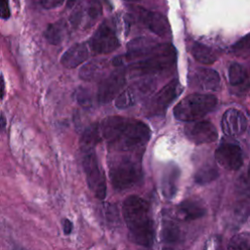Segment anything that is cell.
Here are the masks:
<instances>
[{"label": "cell", "instance_id": "1", "mask_svg": "<svg viewBox=\"0 0 250 250\" xmlns=\"http://www.w3.org/2000/svg\"><path fill=\"white\" fill-rule=\"evenodd\" d=\"M102 137L108 146L119 151H133L143 147L150 138L149 127L135 119L108 116L100 126Z\"/></svg>", "mask_w": 250, "mask_h": 250}, {"label": "cell", "instance_id": "2", "mask_svg": "<svg viewBox=\"0 0 250 250\" xmlns=\"http://www.w3.org/2000/svg\"><path fill=\"white\" fill-rule=\"evenodd\" d=\"M122 215L134 241L150 247L154 240V225L147 203L138 195H130L122 203Z\"/></svg>", "mask_w": 250, "mask_h": 250}, {"label": "cell", "instance_id": "3", "mask_svg": "<svg viewBox=\"0 0 250 250\" xmlns=\"http://www.w3.org/2000/svg\"><path fill=\"white\" fill-rule=\"evenodd\" d=\"M218 99L211 94L194 93L180 101L174 107V116L180 121H197L215 109Z\"/></svg>", "mask_w": 250, "mask_h": 250}, {"label": "cell", "instance_id": "4", "mask_svg": "<svg viewBox=\"0 0 250 250\" xmlns=\"http://www.w3.org/2000/svg\"><path fill=\"white\" fill-rule=\"evenodd\" d=\"M177 52L171 44H159L158 47L144 60L130 65L131 72L139 75L153 74L171 67L176 62Z\"/></svg>", "mask_w": 250, "mask_h": 250}, {"label": "cell", "instance_id": "5", "mask_svg": "<svg viewBox=\"0 0 250 250\" xmlns=\"http://www.w3.org/2000/svg\"><path fill=\"white\" fill-rule=\"evenodd\" d=\"M141 178V165L131 156L116 157L109 165V179L115 189L124 190L130 188Z\"/></svg>", "mask_w": 250, "mask_h": 250}, {"label": "cell", "instance_id": "6", "mask_svg": "<svg viewBox=\"0 0 250 250\" xmlns=\"http://www.w3.org/2000/svg\"><path fill=\"white\" fill-rule=\"evenodd\" d=\"M80 149L82 153V166L86 175L87 185L95 196L103 200L106 194L105 177L99 164L95 148Z\"/></svg>", "mask_w": 250, "mask_h": 250}, {"label": "cell", "instance_id": "7", "mask_svg": "<svg viewBox=\"0 0 250 250\" xmlns=\"http://www.w3.org/2000/svg\"><path fill=\"white\" fill-rule=\"evenodd\" d=\"M101 15L102 6L98 0H79L70 16V22L76 28H88Z\"/></svg>", "mask_w": 250, "mask_h": 250}, {"label": "cell", "instance_id": "8", "mask_svg": "<svg viewBox=\"0 0 250 250\" xmlns=\"http://www.w3.org/2000/svg\"><path fill=\"white\" fill-rule=\"evenodd\" d=\"M89 45L94 54L103 55L113 52L119 47L120 43L114 30L104 22L93 34Z\"/></svg>", "mask_w": 250, "mask_h": 250}, {"label": "cell", "instance_id": "9", "mask_svg": "<svg viewBox=\"0 0 250 250\" xmlns=\"http://www.w3.org/2000/svg\"><path fill=\"white\" fill-rule=\"evenodd\" d=\"M126 83L124 68H118L104 77L98 88V101L101 104H107L115 99Z\"/></svg>", "mask_w": 250, "mask_h": 250}, {"label": "cell", "instance_id": "10", "mask_svg": "<svg viewBox=\"0 0 250 250\" xmlns=\"http://www.w3.org/2000/svg\"><path fill=\"white\" fill-rule=\"evenodd\" d=\"M139 21L154 34L164 37L170 33V24L165 16L157 12H151L142 7H132Z\"/></svg>", "mask_w": 250, "mask_h": 250}, {"label": "cell", "instance_id": "11", "mask_svg": "<svg viewBox=\"0 0 250 250\" xmlns=\"http://www.w3.org/2000/svg\"><path fill=\"white\" fill-rule=\"evenodd\" d=\"M215 159L219 165L229 171H236L243 164L241 148L231 143L221 144L215 151Z\"/></svg>", "mask_w": 250, "mask_h": 250}, {"label": "cell", "instance_id": "12", "mask_svg": "<svg viewBox=\"0 0 250 250\" xmlns=\"http://www.w3.org/2000/svg\"><path fill=\"white\" fill-rule=\"evenodd\" d=\"M185 134L189 141L196 145L210 144L217 140L218 131L209 121L188 122L185 126Z\"/></svg>", "mask_w": 250, "mask_h": 250}, {"label": "cell", "instance_id": "13", "mask_svg": "<svg viewBox=\"0 0 250 250\" xmlns=\"http://www.w3.org/2000/svg\"><path fill=\"white\" fill-rule=\"evenodd\" d=\"M182 93V86L177 80L171 81L157 92L148 104V110L152 114H159L169 106L171 103Z\"/></svg>", "mask_w": 250, "mask_h": 250}, {"label": "cell", "instance_id": "14", "mask_svg": "<svg viewBox=\"0 0 250 250\" xmlns=\"http://www.w3.org/2000/svg\"><path fill=\"white\" fill-rule=\"evenodd\" d=\"M220 81L218 72L207 67H196L188 75V85L200 91H217Z\"/></svg>", "mask_w": 250, "mask_h": 250}, {"label": "cell", "instance_id": "15", "mask_svg": "<svg viewBox=\"0 0 250 250\" xmlns=\"http://www.w3.org/2000/svg\"><path fill=\"white\" fill-rule=\"evenodd\" d=\"M221 127L227 136H238L246 130L247 119L240 110L229 108L222 116Z\"/></svg>", "mask_w": 250, "mask_h": 250}, {"label": "cell", "instance_id": "16", "mask_svg": "<svg viewBox=\"0 0 250 250\" xmlns=\"http://www.w3.org/2000/svg\"><path fill=\"white\" fill-rule=\"evenodd\" d=\"M151 91L150 82L136 83L126 90L122 91L115 98V106L119 109H125L130 106H133L144 94Z\"/></svg>", "mask_w": 250, "mask_h": 250}, {"label": "cell", "instance_id": "17", "mask_svg": "<svg viewBox=\"0 0 250 250\" xmlns=\"http://www.w3.org/2000/svg\"><path fill=\"white\" fill-rule=\"evenodd\" d=\"M158 43L146 37H138L131 40L127 46L126 60L145 59L149 56L157 47Z\"/></svg>", "mask_w": 250, "mask_h": 250}, {"label": "cell", "instance_id": "18", "mask_svg": "<svg viewBox=\"0 0 250 250\" xmlns=\"http://www.w3.org/2000/svg\"><path fill=\"white\" fill-rule=\"evenodd\" d=\"M206 207L202 200L196 197H189L182 201L177 207L179 218L184 221H193L206 214Z\"/></svg>", "mask_w": 250, "mask_h": 250}, {"label": "cell", "instance_id": "19", "mask_svg": "<svg viewBox=\"0 0 250 250\" xmlns=\"http://www.w3.org/2000/svg\"><path fill=\"white\" fill-rule=\"evenodd\" d=\"M89 57V49L85 43H76L69 47L61 58V62L67 68H74L83 63Z\"/></svg>", "mask_w": 250, "mask_h": 250}, {"label": "cell", "instance_id": "20", "mask_svg": "<svg viewBox=\"0 0 250 250\" xmlns=\"http://www.w3.org/2000/svg\"><path fill=\"white\" fill-rule=\"evenodd\" d=\"M180 170L177 166H168L161 178V190L165 197L172 198L178 189Z\"/></svg>", "mask_w": 250, "mask_h": 250}, {"label": "cell", "instance_id": "21", "mask_svg": "<svg viewBox=\"0 0 250 250\" xmlns=\"http://www.w3.org/2000/svg\"><path fill=\"white\" fill-rule=\"evenodd\" d=\"M107 68L105 60H94L84 64L79 70V76L85 81H93L102 78Z\"/></svg>", "mask_w": 250, "mask_h": 250}, {"label": "cell", "instance_id": "22", "mask_svg": "<svg viewBox=\"0 0 250 250\" xmlns=\"http://www.w3.org/2000/svg\"><path fill=\"white\" fill-rule=\"evenodd\" d=\"M193 58L202 64H211L218 59L217 52L209 46L201 43H194L191 47Z\"/></svg>", "mask_w": 250, "mask_h": 250}, {"label": "cell", "instance_id": "23", "mask_svg": "<svg viewBox=\"0 0 250 250\" xmlns=\"http://www.w3.org/2000/svg\"><path fill=\"white\" fill-rule=\"evenodd\" d=\"M66 23L63 21H58L49 24L45 30L46 40L54 45H59L66 35Z\"/></svg>", "mask_w": 250, "mask_h": 250}, {"label": "cell", "instance_id": "24", "mask_svg": "<svg viewBox=\"0 0 250 250\" xmlns=\"http://www.w3.org/2000/svg\"><path fill=\"white\" fill-rule=\"evenodd\" d=\"M102 135L100 126L92 124L87 127L80 138V148H95L96 145L101 141Z\"/></svg>", "mask_w": 250, "mask_h": 250}, {"label": "cell", "instance_id": "25", "mask_svg": "<svg viewBox=\"0 0 250 250\" xmlns=\"http://www.w3.org/2000/svg\"><path fill=\"white\" fill-rule=\"evenodd\" d=\"M161 237L167 243H175L180 240L181 230L176 222L171 219H164L162 223Z\"/></svg>", "mask_w": 250, "mask_h": 250}, {"label": "cell", "instance_id": "26", "mask_svg": "<svg viewBox=\"0 0 250 250\" xmlns=\"http://www.w3.org/2000/svg\"><path fill=\"white\" fill-rule=\"evenodd\" d=\"M219 173L215 166L211 164H205L194 175L195 183L199 185H206L217 179Z\"/></svg>", "mask_w": 250, "mask_h": 250}, {"label": "cell", "instance_id": "27", "mask_svg": "<svg viewBox=\"0 0 250 250\" xmlns=\"http://www.w3.org/2000/svg\"><path fill=\"white\" fill-rule=\"evenodd\" d=\"M228 250H250V232L233 235L228 244Z\"/></svg>", "mask_w": 250, "mask_h": 250}, {"label": "cell", "instance_id": "28", "mask_svg": "<svg viewBox=\"0 0 250 250\" xmlns=\"http://www.w3.org/2000/svg\"><path fill=\"white\" fill-rule=\"evenodd\" d=\"M247 76L246 70L245 68L237 63V62H233L229 65V79L231 85H238L241 84L245 78Z\"/></svg>", "mask_w": 250, "mask_h": 250}, {"label": "cell", "instance_id": "29", "mask_svg": "<svg viewBox=\"0 0 250 250\" xmlns=\"http://www.w3.org/2000/svg\"><path fill=\"white\" fill-rule=\"evenodd\" d=\"M235 189L238 194L250 198V166L246 172L237 178L235 183Z\"/></svg>", "mask_w": 250, "mask_h": 250}, {"label": "cell", "instance_id": "30", "mask_svg": "<svg viewBox=\"0 0 250 250\" xmlns=\"http://www.w3.org/2000/svg\"><path fill=\"white\" fill-rule=\"evenodd\" d=\"M232 53L239 57H245L250 52V34L243 36L231 48Z\"/></svg>", "mask_w": 250, "mask_h": 250}, {"label": "cell", "instance_id": "31", "mask_svg": "<svg viewBox=\"0 0 250 250\" xmlns=\"http://www.w3.org/2000/svg\"><path fill=\"white\" fill-rule=\"evenodd\" d=\"M76 98H77V102L84 106H89L91 104V98L87 89L80 88L79 90H77Z\"/></svg>", "mask_w": 250, "mask_h": 250}, {"label": "cell", "instance_id": "32", "mask_svg": "<svg viewBox=\"0 0 250 250\" xmlns=\"http://www.w3.org/2000/svg\"><path fill=\"white\" fill-rule=\"evenodd\" d=\"M9 0H0V18L7 20L10 18Z\"/></svg>", "mask_w": 250, "mask_h": 250}, {"label": "cell", "instance_id": "33", "mask_svg": "<svg viewBox=\"0 0 250 250\" xmlns=\"http://www.w3.org/2000/svg\"><path fill=\"white\" fill-rule=\"evenodd\" d=\"M40 2L45 9H54L62 5L64 0H40Z\"/></svg>", "mask_w": 250, "mask_h": 250}, {"label": "cell", "instance_id": "34", "mask_svg": "<svg viewBox=\"0 0 250 250\" xmlns=\"http://www.w3.org/2000/svg\"><path fill=\"white\" fill-rule=\"evenodd\" d=\"M62 230H63V233L65 235H68L72 232V229H73V224L70 220H68L67 218H63L62 220Z\"/></svg>", "mask_w": 250, "mask_h": 250}, {"label": "cell", "instance_id": "35", "mask_svg": "<svg viewBox=\"0 0 250 250\" xmlns=\"http://www.w3.org/2000/svg\"><path fill=\"white\" fill-rule=\"evenodd\" d=\"M4 92H5V84H4V79L2 74L0 73V101L2 100L3 96H4Z\"/></svg>", "mask_w": 250, "mask_h": 250}, {"label": "cell", "instance_id": "36", "mask_svg": "<svg viewBox=\"0 0 250 250\" xmlns=\"http://www.w3.org/2000/svg\"><path fill=\"white\" fill-rule=\"evenodd\" d=\"M6 123H7V122H6V118H5L4 114L0 111V132L5 129Z\"/></svg>", "mask_w": 250, "mask_h": 250}, {"label": "cell", "instance_id": "37", "mask_svg": "<svg viewBox=\"0 0 250 250\" xmlns=\"http://www.w3.org/2000/svg\"><path fill=\"white\" fill-rule=\"evenodd\" d=\"M13 250H25V249H23V248H21V247H18V246H16V247H14V248H13Z\"/></svg>", "mask_w": 250, "mask_h": 250}, {"label": "cell", "instance_id": "38", "mask_svg": "<svg viewBox=\"0 0 250 250\" xmlns=\"http://www.w3.org/2000/svg\"><path fill=\"white\" fill-rule=\"evenodd\" d=\"M126 2H139L140 0H124Z\"/></svg>", "mask_w": 250, "mask_h": 250}, {"label": "cell", "instance_id": "39", "mask_svg": "<svg viewBox=\"0 0 250 250\" xmlns=\"http://www.w3.org/2000/svg\"><path fill=\"white\" fill-rule=\"evenodd\" d=\"M163 250H172V249H170V248H164Z\"/></svg>", "mask_w": 250, "mask_h": 250}]
</instances>
